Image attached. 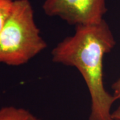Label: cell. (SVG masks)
<instances>
[{
	"label": "cell",
	"instance_id": "obj_3",
	"mask_svg": "<svg viewBox=\"0 0 120 120\" xmlns=\"http://www.w3.org/2000/svg\"><path fill=\"white\" fill-rule=\"evenodd\" d=\"M43 9L47 15L76 26L98 24L107 12L105 0H45Z\"/></svg>",
	"mask_w": 120,
	"mask_h": 120
},
{
	"label": "cell",
	"instance_id": "obj_2",
	"mask_svg": "<svg viewBox=\"0 0 120 120\" xmlns=\"http://www.w3.org/2000/svg\"><path fill=\"white\" fill-rule=\"evenodd\" d=\"M47 47L34 20L29 0H13L12 8L0 32V63L25 64Z\"/></svg>",
	"mask_w": 120,
	"mask_h": 120
},
{
	"label": "cell",
	"instance_id": "obj_1",
	"mask_svg": "<svg viewBox=\"0 0 120 120\" xmlns=\"http://www.w3.org/2000/svg\"><path fill=\"white\" fill-rule=\"evenodd\" d=\"M116 40L105 20L95 25L77 26L75 34L65 38L52 50L53 61L74 67L81 73L89 90V120H116L112 107L116 98L105 89L103 60Z\"/></svg>",
	"mask_w": 120,
	"mask_h": 120
},
{
	"label": "cell",
	"instance_id": "obj_4",
	"mask_svg": "<svg viewBox=\"0 0 120 120\" xmlns=\"http://www.w3.org/2000/svg\"><path fill=\"white\" fill-rule=\"evenodd\" d=\"M0 120H39L23 108L8 106L0 109Z\"/></svg>",
	"mask_w": 120,
	"mask_h": 120
},
{
	"label": "cell",
	"instance_id": "obj_5",
	"mask_svg": "<svg viewBox=\"0 0 120 120\" xmlns=\"http://www.w3.org/2000/svg\"><path fill=\"white\" fill-rule=\"evenodd\" d=\"M13 2V0H0V32L11 12Z\"/></svg>",
	"mask_w": 120,
	"mask_h": 120
},
{
	"label": "cell",
	"instance_id": "obj_6",
	"mask_svg": "<svg viewBox=\"0 0 120 120\" xmlns=\"http://www.w3.org/2000/svg\"><path fill=\"white\" fill-rule=\"evenodd\" d=\"M112 89L113 91V95L117 100H120V77L112 85Z\"/></svg>",
	"mask_w": 120,
	"mask_h": 120
},
{
	"label": "cell",
	"instance_id": "obj_7",
	"mask_svg": "<svg viewBox=\"0 0 120 120\" xmlns=\"http://www.w3.org/2000/svg\"><path fill=\"white\" fill-rule=\"evenodd\" d=\"M112 117L116 120H120V105L115 111L112 112Z\"/></svg>",
	"mask_w": 120,
	"mask_h": 120
}]
</instances>
